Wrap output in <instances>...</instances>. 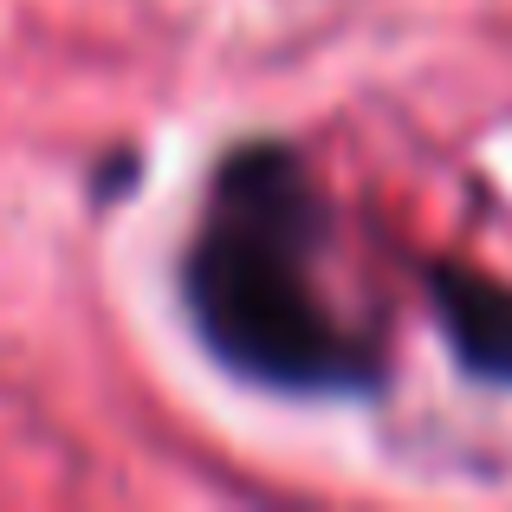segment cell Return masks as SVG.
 I'll list each match as a JSON object with an SVG mask.
<instances>
[{
	"mask_svg": "<svg viewBox=\"0 0 512 512\" xmlns=\"http://www.w3.org/2000/svg\"><path fill=\"white\" fill-rule=\"evenodd\" d=\"M331 201L279 137H247L214 163L175 260L182 318L214 363L286 402H363L389 350L331 286Z\"/></svg>",
	"mask_w": 512,
	"mask_h": 512,
	"instance_id": "6da1fadb",
	"label": "cell"
},
{
	"mask_svg": "<svg viewBox=\"0 0 512 512\" xmlns=\"http://www.w3.org/2000/svg\"><path fill=\"white\" fill-rule=\"evenodd\" d=\"M422 286H428V312H435V331L448 338L454 363L493 389H512V286L506 279L480 273V266L428 260Z\"/></svg>",
	"mask_w": 512,
	"mask_h": 512,
	"instance_id": "7a4b0ae2",
	"label": "cell"
}]
</instances>
